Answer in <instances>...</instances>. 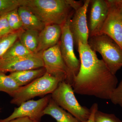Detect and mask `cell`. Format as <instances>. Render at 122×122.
I'll return each mask as SVG.
<instances>
[{
  "instance_id": "5b68a950",
  "label": "cell",
  "mask_w": 122,
  "mask_h": 122,
  "mask_svg": "<svg viewBox=\"0 0 122 122\" xmlns=\"http://www.w3.org/2000/svg\"><path fill=\"white\" fill-rule=\"evenodd\" d=\"M51 98L81 122H86L91 115L90 109L81 106L74 94L72 86L65 82H59L51 94Z\"/></svg>"
},
{
  "instance_id": "8992f818",
  "label": "cell",
  "mask_w": 122,
  "mask_h": 122,
  "mask_svg": "<svg viewBox=\"0 0 122 122\" xmlns=\"http://www.w3.org/2000/svg\"><path fill=\"white\" fill-rule=\"evenodd\" d=\"M42 58L46 73L60 82H65L72 86L74 76L63 60L60 42L56 45L42 52Z\"/></svg>"
},
{
  "instance_id": "277c9868",
  "label": "cell",
  "mask_w": 122,
  "mask_h": 122,
  "mask_svg": "<svg viewBox=\"0 0 122 122\" xmlns=\"http://www.w3.org/2000/svg\"><path fill=\"white\" fill-rule=\"evenodd\" d=\"M60 82L57 79L46 72L29 84L20 86L12 95L11 103L20 106L35 97L51 94Z\"/></svg>"
},
{
  "instance_id": "83f0119b",
  "label": "cell",
  "mask_w": 122,
  "mask_h": 122,
  "mask_svg": "<svg viewBox=\"0 0 122 122\" xmlns=\"http://www.w3.org/2000/svg\"><path fill=\"white\" fill-rule=\"evenodd\" d=\"M114 0L117 7L118 10L122 20V4L120 3L118 0Z\"/></svg>"
},
{
  "instance_id": "52a82bcc",
  "label": "cell",
  "mask_w": 122,
  "mask_h": 122,
  "mask_svg": "<svg viewBox=\"0 0 122 122\" xmlns=\"http://www.w3.org/2000/svg\"><path fill=\"white\" fill-rule=\"evenodd\" d=\"M42 52L32 53L24 56L0 58V72H12L44 67Z\"/></svg>"
},
{
  "instance_id": "2e32d148",
  "label": "cell",
  "mask_w": 122,
  "mask_h": 122,
  "mask_svg": "<svg viewBox=\"0 0 122 122\" xmlns=\"http://www.w3.org/2000/svg\"><path fill=\"white\" fill-rule=\"evenodd\" d=\"M46 73L44 67L38 69L27 70L12 72L9 75L15 80L20 86L28 85L39 78Z\"/></svg>"
},
{
  "instance_id": "8fae6325",
  "label": "cell",
  "mask_w": 122,
  "mask_h": 122,
  "mask_svg": "<svg viewBox=\"0 0 122 122\" xmlns=\"http://www.w3.org/2000/svg\"><path fill=\"white\" fill-rule=\"evenodd\" d=\"M109 5L108 15L100 34L107 35L122 49V20L114 0H107Z\"/></svg>"
},
{
  "instance_id": "9c48e42d",
  "label": "cell",
  "mask_w": 122,
  "mask_h": 122,
  "mask_svg": "<svg viewBox=\"0 0 122 122\" xmlns=\"http://www.w3.org/2000/svg\"><path fill=\"white\" fill-rule=\"evenodd\" d=\"M71 17L69 18L62 26L60 46L63 60L74 77L79 72L81 62L75 54L74 41L70 28V21Z\"/></svg>"
},
{
  "instance_id": "ffe728a7",
  "label": "cell",
  "mask_w": 122,
  "mask_h": 122,
  "mask_svg": "<svg viewBox=\"0 0 122 122\" xmlns=\"http://www.w3.org/2000/svg\"><path fill=\"white\" fill-rule=\"evenodd\" d=\"M21 30L10 33L0 38V58L18 39Z\"/></svg>"
},
{
  "instance_id": "7c38bea8",
  "label": "cell",
  "mask_w": 122,
  "mask_h": 122,
  "mask_svg": "<svg viewBox=\"0 0 122 122\" xmlns=\"http://www.w3.org/2000/svg\"><path fill=\"white\" fill-rule=\"evenodd\" d=\"M89 37L100 34L109 11L107 0H90Z\"/></svg>"
},
{
  "instance_id": "6da1fadb",
  "label": "cell",
  "mask_w": 122,
  "mask_h": 122,
  "mask_svg": "<svg viewBox=\"0 0 122 122\" xmlns=\"http://www.w3.org/2000/svg\"><path fill=\"white\" fill-rule=\"evenodd\" d=\"M77 48L81 66L72 82L74 93L110 100L118 82L115 75L112 73L102 59H99L88 44L79 41Z\"/></svg>"
},
{
  "instance_id": "f1b7e54d",
  "label": "cell",
  "mask_w": 122,
  "mask_h": 122,
  "mask_svg": "<svg viewBox=\"0 0 122 122\" xmlns=\"http://www.w3.org/2000/svg\"><path fill=\"white\" fill-rule=\"evenodd\" d=\"M122 4V0H118Z\"/></svg>"
},
{
  "instance_id": "7a4b0ae2",
  "label": "cell",
  "mask_w": 122,
  "mask_h": 122,
  "mask_svg": "<svg viewBox=\"0 0 122 122\" xmlns=\"http://www.w3.org/2000/svg\"><path fill=\"white\" fill-rule=\"evenodd\" d=\"M20 6L30 10L45 25L62 26L83 5L74 0H19Z\"/></svg>"
},
{
  "instance_id": "d4e9b609",
  "label": "cell",
  "mask_w": 122,
  "mask_h": 122,
  "mask_svg": "<svg viewBox=\"0 0 122 122\" xmlns=\"http://www.w3.org/2000/svg\"><path fill=\"white\" fill-rule=\"evenodd\" d=\"M13 31L10 28L7 20L6 14L0 16V38Z\"/></svg>"
},
{
  "instance_id": "ac0fdd59",
  "label": "cell",
  "mask_w": 122,
  "mask_h": 122,
  "mask_svg": "<svg viewBox=\"0 0 122 122\" xmlns=\"http://www.w3.org/2000/svg\"><path fill=\"white\" fill-rule=\"evenodd\" d=\"M20 87L9 75L0 72V91L5 92L12 96Z\"/></svg>"
},
{
  "instance_id": "603a6c76",
  "label": "cell",
  "mask_w": 122,
  "mask_h": 122,
  "mask_svg": "<svg viewBox=\"0 0 122 122\" xmlns=\"http://www.w3.org/2000/svg\"><path fill=\"white\" fill-rule=\"evenodd\" d=\"M94 122H122L113 114L104 113L98 110L94 116Z\"/></svg>"
},
{
  "instance_id": "cb8c5ba5",
  "label": "cell",
  "mask_w": 122,
  "mask_h": 122,
  "mask_svg": "<svg viewBox=\"0 0 122 122\" xmlns=\"http://www.w3.org/2000/svg\"><path fill=\"white\" fill-rule=\"evenodd\" d=\"M110 100L114 105H119L122 109V79L112 92Z\"/></svg>"
},
{
  "instance_id": "7402d4cb",
  "label": "cell",
  "mask_w": 122,
  "mask_h": 122,
  "mask_svg": "<svg viewBox=\"0 0 122 122\" xmlns=\"http://www.w3.org/2000/svg\"><path fill=\"white\" fill-rule=\"evenodd\" d=\"M19 0H0V16L18 9Z\"/></svg>"
},
{
  "instance_id": "e0dca14e",
  "label": "cell",
  "mask_w": 122,
  "mask_h": 122,
  "mask_svg": "<svg viewBox=\"0 0 122 122\" xmlns=\"http://www.w3.org/2000/svg\"><path fill=\"white\" fill-rule=\"evenodd\" d=\"M39 31L21 30L18 39L31 53H36L38 46Z\"/></svg>"
},
{
  "instance_id": "4fadbf2b",
  "label": "cell",
  "mask_w": 122,
  "mask_h": 122,
  "mask_svg": "<svg viewBox=\"0 0 122 122\" xmlns=\"http://www.w3.org/2000/svg\"><path fill=\"white\" fill-rule=\"evenodd\" d=\"M61 34V25H46L39 32L38 46L36 53L43 52L56 45L60 42Z\"/></svg>"
},
{
  "instance_id": "484cf974",
  "label": "cell",
  "mask_w": 122,
  "mask_h": 122,
  "mask_svg": "<svg viewBox=\"0 0 122 122\" xmlns=\"http://www.w3.org/2000/svg\"><path fill=\"white\" fill-rule=\"evenodd\" d=\"M98 105L97 103H94L92 105L90 109L91 115L89 119L86 122H94L95 114L98 110Z\"/></svg>"
},
{
  "instance_id": "4316f807",
  "label": "cell",
  "mask_w": 122,
  "mask_h": 122,
  "mask_svg": "<svg viewBox=\"0 0 122 122\" xmlns=\"http://www.w3.org/2000/svg\"><path fill=\"white\" fill-rule=\"evenodd\" d=\"M8 122H37L31 120L27 117L18 118Z\"/></svg>"
},
{
  "instance_id": "30bf717a",
  "label": "cell",
  "mask_w": 122,
  "mask_h": 122,
  "mask_svg": "<svg viewBox=\"0 0 122 122\" xmlns=\"http://www.w3.org/2000/svg\"><path fill=\"white\" fill-rule=\"evenodd\" d=\"M90 0L85 1L83 5L75 11L73 16L70 20V28L72 33L74 45L78 48L79 41L88 44L89 30L87 26L86 13Z\"/></svg>"
},
{
  "instance_id": "d6986e66",
  "label": "cell",
  "mask_w": 122,
  "mask_h": 122,
  "mask_svg": "<svg viewBox=\"0 0 122 122\" xmlns=\"http://www.w3.org/2000/svg\"><path fill=\"white\" fill-rule=\"evenodd\" d=\"M31 53H32L29 51L18 39L5 53L1 58L24 56Z\"/></svg>"
},
{
  "instance_id": "44dd1931",
  "label": "cell",
  "mask_w": 122,
  "mask_h": 122,
  "mask_svg": "<svg viewBox=\"0 0 122 122\" xmlns=\"http://www.w3.org/2000/svg\"><path fill=\"white\" fill-rule=\"evenodd\" d=\"M6 16L10 27L13 32L22 29V22L18 12V9L7 14Z\"/></svg>"
},
{
  "instance_id": "5bb4252c",
  "label": "cell",
  "mask_w": 122,
  "mask_h": 122,
  "mask_svg": "<svg viewBox=\"0 0 122 122\" xmlns=\"http://www.w3.org/2000/svg\"><path fill=\"white\" fill-rule=\"evenodd\" d=\"M18 12L22 21L23 30H36L40 32L45 26L34 14L25 7L20 6Z\"/></svg>"
},
{
  "instance_id": "9a60e30c",
  "label": "cell",
  "mask_w": 122,
  "mask_h": 122,
  "mask_svg": "<svg viewBox=\"0 0 122 122\" xmlns=\"http://www.w3.org/2000/svg\"><path fill=\"white\" fill-rule=\"evenodd\" d=\"M44 115L51 116L57 122H81L58 106L51 98L44 110Z\"/></svg>"
},
{
  "instance_id": "3957f363",
  "label": "cell",
  "mask_w": 122,
  "mask_h": 122,
  "mask_svg": "<svg viewBox=\"0 0 122 122\" xmlns=\"http://www.w3.org/2000/svg\"><path fill=\"white\" fill-rule=\"evenodd\" d=\"M88 44L95 52L99 53L113 74L122 67V49L107 35L99 34L89 37Z\"/></svg>"
},
{
  "instance_id": "ba28073f",
  "label": "cell",
  "mask_w": 122,
  "mask_h": 122,
  "mask_svg": "<svg viewBox=\"0 0 122 122\" xmlns=\"http://www.w3.org/2000/svg\"><path fill=\"white\" fill-rule=\"evenodd\" d=\"M49 94L37 100H29L21 104L14 109L11 115L0 122H8L18 118L27 117L37 122H41L42 117L44 115V112L51 98Z\"/></svg>"
}]
</instances>
